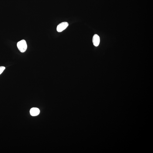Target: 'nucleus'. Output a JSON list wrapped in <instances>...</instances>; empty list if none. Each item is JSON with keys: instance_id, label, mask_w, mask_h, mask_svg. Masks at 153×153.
<instances>
[{"instance_id": "1", "label": "nucleus", "mask_w": 153, "mask_h": 153, "mask_svg": "<svg viewBox=\"0 0 153 153\" xmlns=\"http://www.w3.org/2000/svg\"><path fill=\"white\" fill-rule=\"evenodd\" d=\"M17 46L20 52L21 53L24 52L27 49V42L24 40H22L18 42Z\"/></svg>"}, {"instance_id": "2", "label": "nucleus", "mask_w": 153, "mask_h": 153, "mask_svg": "<svg viewBox=\"0 0 153 153\" xmlns=\"http://www.w3.org/2000/svg\"><path fill=\"white\" fill-rule=\"evenodd\" d=\"M69 24L67 22H64L59 24L57 27V31L58 32H61L69 26Z\"/></svg>"}, {"instance_id": "3", "label": "nucleus", "mask_w": 153, "mask_h": 153, "mask_svg": "<svg viewBox=\"0 0 153 153\" xmlns=\"http://www.w3.org/2000/svg\"><path fill=\"white\" fill-rule=\"evenodd\" d=\"M100 37L97 35H95L93 36L92 42L94 45L96 47H97L100 42Z\"/></svg>"}, {"instance_id": "4", "label": "nucleus", "mask_w": 153, "mask_h": 153, "mask_svg": "<svg viewBox=\"0 0 153 153\" xmlns=\"http://www.w3.org/2000/svg\"><path fill=\"white\" fill-rule=\"evenodd\" d=\"M30 113L31 115L36 116L39 114L40 110L39 109L37 108L33 107L30 109Z\"/></svg>"}, {"instance_id": "5", "label": "nucleus", "mask_w": 153, "mask_h": 153, "mask_svg": "<svg viewBox=\"0 0 153 153\" xmlns=\"http://www.w3.org/2000/svg\"><path fill=\"white\" fill-rule=\"evenodd\" d=\"M5 69V68L4 66H0V75L3 72Z\"/></svg>"}]
</instances>
